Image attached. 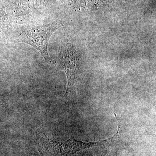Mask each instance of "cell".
I'll use <instances>...</instances> for the list:
<instances>
[{"instance_id":"1","label":"cell","mask_w":156,"mask_h":156,"mask_svg":"<svg viewBox=\"0 0 156 156\" xmlns=\"http://www.w3.org/2000/svg\"><path fill=\"white\" fill-rule=\"evenodd\" d=\"M57 22L42 25L29 26L17 32L16 38L18 42L30 45L41 54L45 61L51 62L48 46L51 36L60 27Z\"/></svg>"},{"instance_id":"2","label":"cell","mask_w":156,"mask_h":156,"mask_svg":"<svg viewBox=\"0 0 156 156\" xmlns=\"http://www.w3.org/2000/svg\"><path fill=\"white\" fill-rule=\"evenodd\" d=\"M41 140L46 151L53 156H70L79 151L103 144L107 140L95 142H83L72 136L64 142L52 140L41 134Z\"/></svg>"},{"instance_id":"3","label":"cell","mask_w":156,"mask_h":156,"mask_svg":"<svg viewBox=\"0 0 156 156\" xmlns=\"http://www.w3.org/2000/svg\"><path fill=\"white\" fill-rule=\"evenodd\" d=\"M60 62L67 77V89L65 96H67L75 92V85L80 69L77 54L70 44H67L63 49Z\"/></svg>"},{"instance_id":"4","label":"cell","mask_w":156,"mask_h":156,"mask_svg":"<svg viewBox=\"0 0 156 156\" xmlns=\"http://www.w3.org/2000/svg\"><path fill=\"white\" fill-rule=\"evenodd\" d=\"M10 27V23L5 9L4 0H0V33L2 35L8 33Z\"/></svg>"}]
</instances>
